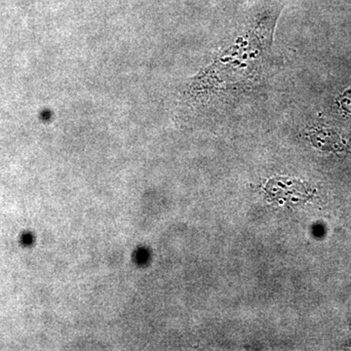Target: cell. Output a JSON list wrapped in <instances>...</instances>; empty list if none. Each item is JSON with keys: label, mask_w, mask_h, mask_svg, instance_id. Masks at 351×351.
<instances>
[{"label": "cell", "mask_w": 351, "mask_h": 351, "mask_svg": "<svg viewBox=\"0 0 351 351\" xmlns=\"http://www.w3.org/2000/svg\"><path fill=\"white\" fill-rule=\"evenodd\" d=\"M339 107L348 114L351 115V87L346 90L339 99Z\"/></svg>", "instance_id": "1"}]
</instances>
